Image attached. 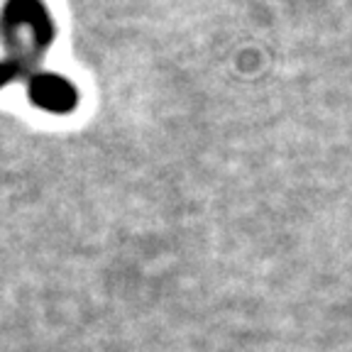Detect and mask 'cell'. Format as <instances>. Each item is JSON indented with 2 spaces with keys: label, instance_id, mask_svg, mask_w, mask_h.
Wrapping results in <instances>:
<instances>
[{
  "label": "cell",
  "instance_id": "1",
  "mask_svg": "<svg viewBox=\"0 0 352 352\" xmlns=\"http://www.w3.org/2000/svg\"><path fill=\"white\" fill-rule=\"evenodd\" d=\"M6 56L0 59V86L28 74L54 39V25L42 0H8L0 10Z\"/></svg>",
  "mask_w": 352,
  "mask_h": 352
},
{
  "label": "cell",
  "instance_id": "2",
  "mask_svg": "<svg viewBox=\"0 0 352 352\" xmlns=\"http://www.w3.org/2000/svg\"><path fill=\"white\" fill-rule=\"evenodd\" d=\"M30 98L50 113H72L78 105V91L69 78L56 74H37L30 81Z\"/></svg>",
  "mask_w": 352,
  "mask_h": 352
}]
</instances>
